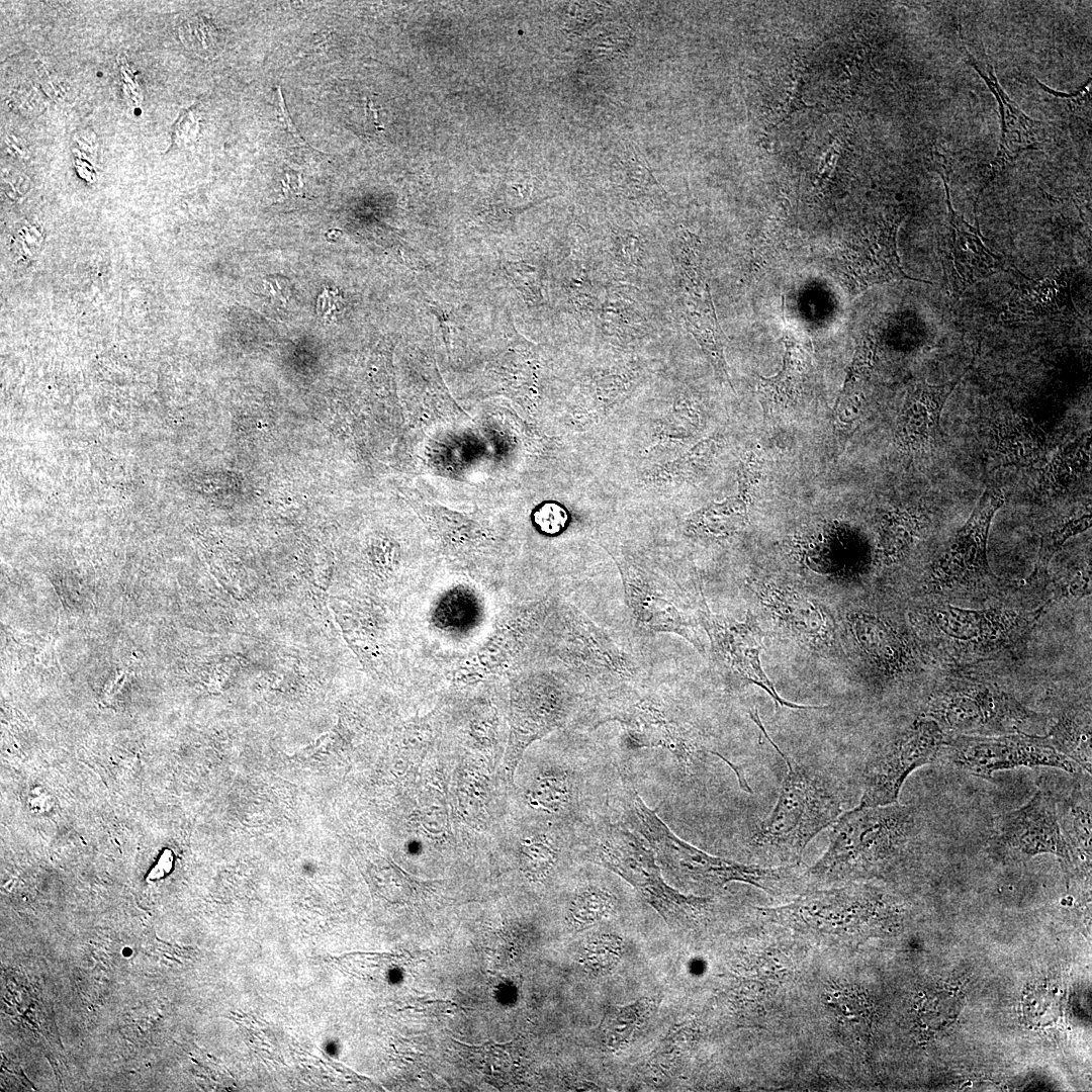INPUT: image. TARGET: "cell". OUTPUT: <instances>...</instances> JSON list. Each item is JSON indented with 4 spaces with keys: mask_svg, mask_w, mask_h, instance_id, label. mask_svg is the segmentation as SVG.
Instances as JSON below:
<instances>
[{
    "mask_svg": "<svg viewBox=\"0 0 1092 1092\" xmlns=\"http://www.w3.org/2000/svg\"><path fill=\"white\" fill-rule=\"evenodd\" d=\"M753 722L788 767L776 805L752 830L748 845L760 855L798 862L808 843L842 814L843 788L827 771L799 762L768 736L757 712Z\"/></svg>",
    "mask_w": 1092,
    "mask_h": 1092,
    "instance_id": "1",
    "label": "cell"
},
{
    "mask_svg": "<svg viewBox=\"0 0 1092 1092\" xmlns=\"http://www.w3.org/2000/svg\"><path fill=\"white\" fill-rule=\"evenodd\" d=\"M832 825L826 851L806 871V877L816 882H841L883 872L913 851L920 833L916 809L899 803L858 805Z\"/></svg>",
    "mask_w": 1092,
    "mask_h": 1092,
    "instance_id": "2",
    "label": "cell"
},
{
    "mask_svg": "<svg viewBox=\"0 0 1092 1092\" xmlns=\"http://www.w3.org/2000/svg\"><path fill=\"white\" fill-rule=\"evenodd\" d=\"M620 802L632 829L642 835L656 856L682 880L702 888H722L730 882L752 885L781 895L798 881L797 867L764 868L712 855L677 837L649 808L632 784L622 779Z\"/></svg>",
    "mask_w": 1092,
    "mask_h": 1092,
    "instance_id": "3",
    "label": "cell"
},
{
    "mask_svg": "<svg viewBox=\"0 0 1092 1092\" xmlns=\"http://www.w3.org/2000/svg\"><path fill=\"white\" fill-rule=\"evenodd\" d=\"M589 861L628 882L670 926H689L708 914L712 899L685 895L662 878L656 855L634 829L609 820L592 822L585 840Z\"/></svg>",
    "mask_w": 1092,
    "mask_h": 1092,
    "instance_id": "4",
    "label": "cell"
},
{
    "mask_svg": "<svg viewBox=\"0 0 1092 1092\" xmlns=\"http://www.w3.org/2000/svg\"><path fill=\"white\" fill-rule=\"evenodd\" d=\"M924 716L941 729L979 736L1027 733L1042 721L999 689L980 684H957L936 692Z\"/></svg>",
    "mask_w": 1092,
    "mask_h": 1092,
    "instance_id": "5",
    "label": "cell"
},
{
    "mask_svg": "<svg viewBox=\"0 0 1092 1092\" xmlns=\"http://www.w3.org/2000/svg\"><path fill=\"white\" fill-rule=\"evenodd\" d=\"M944 738L939 725L923 715L875 748L864 764L859 805L874 807L898 803L906 779L935 758Z\"/></svg>",
    "mask_w": 1092,
    "mask_h": 1092,
    "instance_id": "6",
    "label": "cell"
},
{
    "mask_svg": "<svg viewBox=\"0 0 1092 1092\" xmlns=\"http://www.w3.org/2000/svg\"><path fill=\"white\" fill-rule=\"evenodd\" d=\"M949 761L975 776L989 779L995 771L1019 766H1051L1071 775L1082 767L1045 738L1027 733L995 736L956 734L942 744Z\"/></svg>",
    "mask_w": 1092,
    "mask_h": 1092,
    "instance_id": "7",
    "label": "cell"
},
{
    "mask_svg": "<svg viewBox=\"0 0 1092 1092\" xmlns=\"http://www.w3.org/2000/svg\"><path fill=\"white\" fill-rule=\"evenodd\" d=\"M700 624L709 636L712 651L719 664L744 685H755L774 701L776 708L818 710L821 706H804L789 702L777 692L765 674L760 655L763 650V634L755 617L748 612L744 621L714 614L707 606L704 596L697 608Z\"/></svg>",
    "mask_w": 1092,
    "mask_h": 1092,
    "instance_id": "8",
    "label": "cell"
},
{
    "mask_svg": "<svg viewBox=\"0 0 1092 1092\" xmlns=\"http://www.w3.org/2000/svg\"><path fill=\"white\" fill-rule=\"evenodd\" d=\"M612 557L620 570L626 602L635 625L647 632L674 633L703 652L698 632L700 623L687 611L673 585L623 556L612 554Z\"/></svg>",
    "mask_w": 1092,
    "mask_h": 1092,
    "instance_id": "9",
    "label": "cell"
},
{
    "mask_svg": "<svg viewBox=\"0 0 1092 1092\" xmlns=\"http://www.w3.org/2000/svg\"><path fill=\"white\" fill-rule=\"evenodd\" d=\"M576 703V694L571 686L554 673H531L516 684L512 704V772L525 748L535 739L560 727Z\"/></svg>",
    "mask_w": 1092,
    "mask_h": 1092,
    "instance_id": "10",
    "label": "cell"
},
{
    "mask_svg": "<svg viewBox=\"0 0 1092 1092\" xmlns=\"http://www.w3.org/2000/svg\"><path fill=\"white\" fill-rule=\"evenodd\" d=\"M563 622L564 659L576 672L609 688L607 695L632 688L639 667L631 655L579 613L569 612Z\"/></svg>",
    "mask_w": 1092,
    "mask_h": 1092,
    "instance_id": "11",
    "label": "cell"
},
{
    "mask_svg": "<svg viewBox=\"0 0 1092 1092\" xmlns=\"http://www.w3.org/2000/svg\"><path fill=\"white\" fill-rule=\"evenodd\" d=\"M987 845L990 851L1005 858L1023 859L1053 853L1066 861L1071 860L1059 822L1057 802L1050 793L1041 790L1020 808L1000 817Z\"/></svg>",
    "mask_w": 1092,
    "mask_h": 1092,
    "instance_id": "12",
    "label": "cell"
},
{
    "mask_svg": "<svg viewBox=\"0 0 1092 1092\" xmlns=\"http://www.w3.org/2000/svg\"><path fill=\"white\" fill-rule=\"evenodd\" d=\"M747 584L782 634L817 652L835 651L838 642L836 625L826 607L797 589L770 579L751 578Z\"/></svg>",
    "mask_w": 1092,
    "mask_h": 1092,
    "instance_id": "13",
    "label": "cell"
},
{
    "mask_svg": "<svg viewBox=\"0 0 1092 1092\" xmlns=\"http://www.w3.org/2000/svg\"><path fill=\"white\" fill-rule=\"evenodd\" d=\"M1004 502L1005 495L1000 488H986L966 524L933 566V583L975 585L995 578L987 560V540L991 521Z\"/></svg>",
    "mask_w": 1092,
    "mask_h": 1092,
    "instance_id": "14",
    "label": "cell"
},
{
    "mask_svg": "<svg viewBox=\"0 0 1092 1092\" xmlns=\"http://www.w3.org/2000/svg\"><path fill=\"white\" fill-rule=\"evenodd\" d=\"M898 222H884L862 231L833 253V266L843 286L852 296L867 288L890 281L911 279L903 271L897 253Z\"/></svg>",
    "mask_w": 1092,
    "mask_h": 1092,
    "instance_id": "15",
    "label": "cell"
},
{
    "mask_svg": "<svg viewBox=\"0 0 1092 1092\" xmlns=\"http://www.w3.org/2000/svg\"><path fill=\"white\" fill-rule=\"evenodd\" d=\"M937 172L943 180L951 226L948 240L940 248L942 268L951 289L960 293L1002 269L1003 262L984 245L979 228L969 224L953 210L947 180L940 170Z\"/></svg>",
    "mask_w": 1092,
    "mask_h": 1092,
    "instance_id": "16",
    "label": "cell"
},
{
    "mask_svg": "<svg viewBox=\"0 0 1092 1092\" xmlns=\"http://www.w3.org/2000/svg\"><path fill=\"white\" fill-rule=\"evenodd\" d=\"M969 64L985 80L993 92L1001 115V140L995 159L991 164L989 182L1012 163L1020 154L1038 150L1048 140L1045 124L1028 117L1001 88L992 65L979 62L965 49Z\"/></svg>",
    "mask_w": 1092,
    "mask_h": 1092,
    "instance_id": "17",
    "label": "cell"
},
{
    "mask_svg": "<svg viewBox=\"0 0 1092 1092\" xmlns=\"http://www.w3.org/2000/svg\"><path fill=\"white\" fill-rule=\"evenodd\" d=\"M967 370L952 382H920L909 389L896 429V441L909 457L926 451L940 438L944 403Z\"/></svg>",
    "mask_w": 1092,
    "mask_h": 1092,
    "instance_id": "18",
    "label": "cell"
},
{
    "mask_svg": "<svg viewBox=\"0 0 1092 1092\" xmlns=\"http://www.w3.org/2000/svg\"><path fill=\"white\" fill-rule=\"evenodd\" d=\"M687 328L711 362L717 376L731 384L724 349L726 337L720 327L705 275L679 282Z\"/></svg>",
    "mask_w": 1092,
    "mask_h": 1092,
    "instance_id": "19",
    "label": "cell"
},
{
    "mask_svg": "<svg viewBox=\"0 0 1092 1092\" xmlns=\"http://www.w3.org/2000/svg\"><path fill=\"white\" fill-rule=\"evenodd\" d=\"M936 628L948 639L967 647L993 645L1014 631L1016 616L993 611H969L947 606L929 613Z\"/></svg>",
    "mask_w": 1092,
    "mask_h": 1092,
    "instance_id": "20",
    "label": "cell"
},
{
    "mask_svg": "<svg viewBox=\"0 0 1092 1092\" xmlns=\"http://www.w3.org/2000/svg\"><path fill=\"white\" fill-rule=\"evenodd\" d=\"M808 358L794 341H785L781 370L774 376L760 377L758 399L765 418L778 417L798 400L808 373Z\"/></svg>",
    "mask_w": 1092,
    "mask_h": 1092,
    "instance_id": "21",
    "label": "cell"
},
{
    "mask_svg": "<svg viewBox=\"0 0 1092 1092\" xmlns=\"http://www.w3.org/2000/svg\"><path fill=\"white\" fill-rule=\"evenodd\" d=\"M848 624L856 644L875 663L888 671L901 669L904 646L888 623L859 611L848 616Z\"/></svg>",
    "mask_w": 1092,
    "mask_h": 1092,
    "instance_id": "22",
    "label": "cell"
},
{
    "mask_svg": "<svg viewBox=\"0 0 1092 1092\" xmlns=\"http://www.w3.org/2000/svg\"><path fill=\"white\" fill-rule=\"evenodd\" d=\"M1059 822L1071 859L1091 857V793L1078 786L1066 806L1057 803Z\"/></svg>",
    "mask_w": 1092,
    "mask_h": 1092,
    "instance_id": "23",
    "label": "cell"
},
{
    "mask_svg": "<svg viewBox=\"0 0 1092 1092\" xmlns=\"http://www.w3.org/2000/svg\"><path fill=\"white\" fill-rule=\"evenodd\" d=\"M598 317L602 331L619 339L639 336L650 329L641 305L620 289L608 292Z\"/></svg>",
    "mask_w": 1092,
    "mask_h": 1092,
    "instance_id": "24",
    "label": "cell"
},
{
    "mask_svg": "<svg viewBox=\"0 0 1092 1092\" xmlns=\"http://www.w3.org/2000/svg\"><path fill=\"white\" fill-rule=\"evenodd\" d=\"M1061 753L1091 772V727L1078 717L1064 714L1045 736Z\"/></svg>",
    "mask_w": 1092,
    "mask_h": 1092,
    "instance_id": "25",
    "label": "cell"
},
{
    "mask_svg": "<svg viewBox=\"0 0 1092 1092\" xmlns=\"http://www.w3.org/2000/svg\"><path fill=\"white\" fill-rule=\"evenodd\" d=\"M651 1007L652 1003L648 998L628 1006L612 1007L602 1023L606 1044L611 1048L620 1046L646 1020Z\"/></svg>",
    "mask_w": 1092,
    "mask_h": 1092,
    "instance_id": "26",
    "label": "cell"
},
{
    "mask_svg": "<svg viewBox=\"0 0 1092 1092\" xmlns=\"http://www.w3.org/2000/svg\"><path fill=\"white\" fill-rule=\"evenodd\" d=\"M917 531V520L907 513L895 512L885 516L879 541V552L883 560L893 562L899 559L912 543Z\"/></svg>",
    "mask_w": 1092,
    "mask_h": 1092,
    "instance_id": "27",
    "label": "cell"
},
{
    "mask_svg": "<svg viewBox=\"0 0 1092 1092\" xmlns=\"http://www.w3.org/2000/svg\"><path fill=\"white\" fill-rule=\"evenodd\" d=\"M519 857L523 873L533 881H540L554 867L558 845L546 834H532L522 839Z\"/></svg>",
    "mask_w": 1092,
    "mask_h": 1092,
    "instance_id": "28",
    "label": "cell"
},
{
    "mask_svg": "<svg viewBox=\"0 0 1092 1092\" xmlns=\"http://www.w3.org/2000/svg\"><path fill=\"white\" fill-rule=\"evenodd\" d=\"M1091 526V514L1086 513L1079 517L1066 520L1056 528L1044 534L1040 539V545L1032 571L1031 579H1039L1048 570L1053 556L1061 549L1064 543L1078 533L1084 532Z\"/></svg>",
    "mask_w": 1092,
    "mask_h": 1092,
    "instance_id": "29",
    "label": "cell"
},
{
    "mask_svg": "<svg viewBox=\"0 0 1092 1092\" xmlns=\"http://www.w3.org/2000/svg\"><path fill=\"white\" fill-rule=\"evenodd\" d=\"M570 799V785L565 775L538 778L528 795L532 807L550 814L563 811Z\"/></svg>",
    "mask_w": 1092,
    "mask_h": 1092,
    "instance_id": "30",
    "label": "cell"
},
{
    "mask_svg": "<svg viewBox=\"0 0 1092 1092\" xmlns=\"http://www.w3.org/2000/svg\"><path fill=\"white\" fill-rule=\"evenodd\" d=\"M614 904L612 894L598 886L580 890L574 897L570 913L577 925H588L607 915Z\"/></svg>",
    "mask_w": 1092,
    "mask_h": 1092,
    "instance_id": "31",
    "label": "cell"
},
{
    "mask_svg": "<svg viewBox=\"0 0 1092 1092\" xmlns=\"http://www.w3.org/2000/svg\"><path fill=\"white\" fill-rule=\"evenodd\" d=\"M747 505L742 498L726 503L706 513L700 526L706 533L714 535L736 532L747 523Z\"/></svg>",
    "mask_w": 1092,
    "mask_h": 1092,
    "instance_id": "32",
    "label": "cell"
},
{
    "mask_svg": "<svg viewBox=\"0 0 1092 1092\" xmlns=\"http://www.w3.org/2000/svg\"><path fill=\"white\" fill-rule=\"evenodd\" d=\"M876 351L877 346L871 337L860 340L847 370L842 389L835 401L834 410L848 400L856 385L868 377L874 366Z\"/></svg>",
    "mask_w": 1092,
    "mask_h": 1092,
    "instance_id": "33",
    "label": "cell"
},
{
    "mask_svg": "<svg viewBox=\"0 0 1092 1092\" xmlns=\"http://www.w3.org/2000/svg\"><path fill=\"white\" fill-rule=\"evenodd\" d=\"M622 187L630 197H640L657 186L661 187L650 169L646 165L644 157L632 150V157L622 161Z\"/></svg>",
    "mask_w": 1092,
    "mask_h": 1092,
    "instance_id": "34",
    "label": "cell"
},
{
    "mask_svg": "<svg viewBox=\"0 0 1092 1092\" xmlns=\"http://www.w3.org/2000/svg\"><path fill=\"white\" fill-rule=\"evenodd\" d=\"M613 254L615 260L626 268H638L641 264L643 243L639 234L630 230H613Z\"/></svg>",
    "mask_w": 1092,
    "mask_h": 1092,
    "instance_id": "35",
    "label": "cell"
},
{
    "mask_svg": "<svg viewBox=\"0 0 1092 1092\" xmlns=\"http://www.w3.org/2000/svg\"><path fill=\"white\" fill-rule=\"evenodd\" d=\"M567 515L557 506H546L538 514L536 518L537 524L544 532L553 534L559 532L565 525Z\"/></svg>",
    "mask_w": 1092,
    "mask_h": 1092,
    "instance_id": "36",
    "label": "cell"
},
{
    "mask_svg": "<svg viewBox=\"0 0 1092 1092\" xmlns=\"http://www.w3.org/2000/svg\"><path fill=\"white\" fill-rule=\"evenodd\" d=\"M275 108H276L275 109L276 110V118H277V121L279 122V124H281V126L289 134H291L294 138V140L296 141V143L299 146L307 147V148L311 149V147L300 135V133L297 130L296 126L293 124V122H292V120L290 118V115H289V113H288V111L286 109V105H285V102H284L283 95H282L280 87L277 88V100H276V107Z\"/></svg>",
    "mask_w": 1092,
    "mask_h": 1092,
    "instance_id": "37",
    "label": "cell"
},
{
    "mask_svg": "<svg viewBox=\"0 0 1092 1092\" xmlns=\"http://www.w3.org/2000/svg\"><path fill=\"white\" fill-rule=\"evenodd\" d=\"M283 191L287 195H303L302 181L300 176H292L291 174L287 173L286 179L283 181Z\"/></svg>",
    "mask_w": 1092,
    "mask_h": 1092,
    "instance_id": "38",
    "label": "cell"
},
{
    "mask_svg": "<svg viewBox=\"0 0 1092 1092\" xmlns=\"http://www.w3.org/2000/svg\"><path fill=\"white\" fill-rule=\"evenodd\" d=\"M171 868H172L171 857L166 858V859H164V857H162L161 860L158 862V864L155 867V869L152 871V873L149 875V878L151 880L160 879V878L164 877L165 875H167L170 872Z\"/></svg>",
    "mask_w": 1092,
    "mask_h": 1092,
    "instance_id": "39",
    "label": "cell"
}]
</instances>
